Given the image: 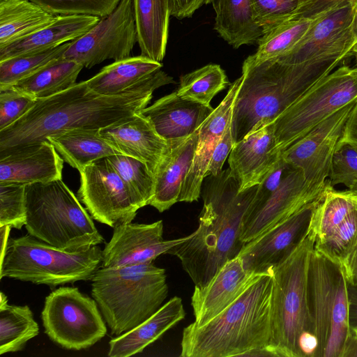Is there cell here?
<instances>
[{"label":"cell","instance_id":"13","mask_svg":"<svg viewBox=\"0 0 357 357\" xmlns=\"http://www.w3.org/2000/svg\"><path fill=\"white\" fill-rule=\"evenodd\" d=\"M137 41L132 0H121L109 15L71 41L63 56L91 68L107 59L130 57Z\"/></svg>","mask_w":357,"mask_h":357},{"label":"cell","instance_id":"24","mask_svg":"<svg viewBox=\"0 0 357 357\" xmlns=\"http://www.w3.org/2000/svg\"><path fill=\"white\" fill-rule=\"evenodd\" d=\"M211 106L184 99L176 91L157 100L140 113L167 142L187 138L213 112Z\"/></svg>","mask_w":357,"mask_h":357},{"label":"cell","instance_id":"49","mask_svg":"<svg viewBox=\"0 0 357 357\" xmlns=\"http://www.w3.org/2000/svg\"><path fill=\"white\" fill-rule=\"evenodd\" d=\"M351 327L357 326V285L348 286Z\"/></svg>","mask_w":357,"mask_h":357},{"label":"cell","instance_id":"5","mask_svg":"<svg viewBox=\"0 0 357 357\" xmlns=\"http://www.w3.org/2000/svg\"><path fill=\"white\" fill-rule=\"evenodd\" d=\"M314 242L310 225L294 250L271 271V337L268 348L275 356H314L317 340L308 297V268Z\"/></svg>","mask_w":357,"mask_h":357},{"label":"cell","instance_id":"54","mask_svg":"<svg viewBox=\"0 0 357 357\" xmlns=\"http://www.w3.org/2000/svg\"><path fill=\"white\" fill-rule=\"evenodd\" d=\"M352 328L357 332V326H352Z\"/></svg>","mask_w":357,"mask_h":357},{"label":"cell","instance_id":"26","mask_svg":"<svg viewBox=\"0 0 357 357\" xmlns=\"http://www.w3.org/2000/svg\"><path fill=\"white\" fill-rule=\"evenodd\" d=\"M86 15H58L50 25L33 34L0 47V61L19 55L44 51L84 35L100 20Z\"/></svg>","mask_w":357,"mask_h":357},{"label":"cell","instance_id":"42","mask_svg":"<svg viewBox=\"0 0 357 357\" xmlns=\"http://www.w3.org/2000/svg\"><path fill=\"white\" fill-rule=\"evenodd\" d=\"M55 15H86L100 18L109 15L121 0H30Z\"/></svg>","mask_w":357,"mask_h":357},{"label":"cell","instance_id":"28","mask_svg":"<svg viewBox=\"0 0 357 357\" xmlns=\"http://www.w3.org/2000/svg\"><path fill=\"white\" fill-rule=\"evenodd\" d=\"M132 3L140 55L161 63L168 38L169 0H132Z\"/></svg>","mask_w":357,"mask_h":357},{"label":"cell","instance_id":"41","mask_svg":"<svg viewBox=\"0 0 357 357\" xmlns=\"http://www.w3.org/2000/svg\"><path fill=\"white\" fill-rule=\"evenodd\" d=\"M357 238V209L327 237L314 243V250L329 259L342 264Z\"/></svg>","mask_w":357,"mask_h":357},{"label":"cell","instance_id":"36","mask_svg":"<svg viewBox=\"0 0 357 357\" xmlns=\"http://www.w3.org/2000/svg\"><path fill=\"white\" fill-rule=\"evenodd\" d=\"M227 84L222 68L208 64L181 77L176 93L184 99L209 106L212 98Z\"/></svg>","mask_w":357,"mask_h":357},{"label":"cell","instance_id":"27","mask_svg":"<svg viewBox=\"0 0 357 357\" xmlns=\"http://www.w3.org/2000/svg\"><path fill=\"white\" fill-rule=\"evenodd\" d=\"M185 316L181 298H172L142 324L112 338L109 343L108 356L128 357L142 352Z\"/></svg>","mask_w":357,"mask_h":357},{"label":"cell","instance_id":"25","mask_svg":"<svg viewBox=\"0 0 357 357\" xmlns=\"http://www.w3.org/2000/svg\"><path fill=\"white\" fill-rule=\"evenodd\" d=\"M199 129L185 139L168 142V149L154 172V193L149 203L159 212L178 202L193 160Z\"/></svg>","mask_w":357,"mask_h":357},{"label":"cell","instance_id":"20","mask_svg":"<svg viewBox=\"0 0 357 357\" xmlns=\"http://www.w3.org/2000/svg\"><path fill=\"white\" fill-rule=\"evenodd\" d=\"M242 80L241 75L231 83L224 99L200 126L193 160L178 202H192L199 199L214 149L231 121L234 102Z\"/></svg>","mask_w":357,"mask_h":357},{"label":"cell","instance_id":"30","mask_svg":"<svg viewBox=\"0 0 357 357\" xmlns=\"http://www.w3.org/2000/svg\"><path fill=\"white\" fill-rule=\"evenodd\" d=\"M57 16L30 0H0V47L43 29Z\"/></svg>","mask_w":357,"mask_h":357},{"label":"cell","instance_id":"9","mask_svg":"<svg viewBox=\"0 0 357 357\" xmlns=\"http://www.w3.org/2000/svg\"><path fill=\"white\" fill-rule=\"evenodd\" d=\"M348 282L344 268L314 250L308 297L317 347L314 357H342L351 334Z\"/></svg>","mask_w":357,"mask_h":357},{"label":"cell","instance_id":"14","mask_svg":"<svg viewBox=\"0 0 357 357\" xmlns=\"http://www.w3.org/2000/svg\"><path fill=\"white\" fill-rule=\"evenodd\" d=\"M79 173V199L92 218L113 228L132 222L139 208L107 158L92 162Z\"/></svg>","mask_w":357,"mask_h":357},{"label":"cell","instance_id":"23","mask_svg":"<svg viewBox=\"0 0 357 357\" xmlns=\"http://www.w3.org/2000/svg\"><path fill=\"white\" fill-rule=\"evenodd\" d=\"M63 162L49 141L15 149L0 157V182L30 184L62 179Z\"/></svg>","mask_w":357,"mask_h":357},{"label":"cell","instance_id":"2","mask_svg":"<svg viewBox=\"0 0 357 357\" xmlns=\"http://www.w3.org/2000/svg\"><path fill=\"white\" fill-rule=\"evenodd\" d=\"M206 177L199 227L168 252L178 258L197 287L205 286L227 261L239 255L245 245L240 240L243 220L258 188L239 191L229 168Z\"/></svg>","mask_w":357,"mask_h":357},{"label":"cell","instance_id":"17","mask_svg":"<svg viewBox=\"0 0 357 357\" xmlns=\"http://www.w3.org/2000/svg\"><path fill=\"white\" fill-rule=\"evenodd\" d=\"M322 197L245 243L238 255L244 267L256 273H271L303 240Z\"/></svg>","mask_w":357,"mask_h":357},{"label":"cell","instance_id":"15","mask_svg":"<svg viewBox=\"0 0 357 357\" xmlns=\"http://www.w3.org/2000/svg\"><path fill=\"white\" fill-rule=\"evenodd\" d=\"M352 22V4H335L311 26L290 52L275 59L284 63L296 64L324 58L351 56L352 49L356 45Z\"/></svg>","mask_w":357,"mask_h":357},{"label":"cell","instance_id":"44","mask_svg":"<svg viewBox=\"0 0 357 357\" xmlns=\"http://www.w3.org/2000/svg\"><path fill=\"white\" fill-rule=\"evenodd\" d=\"M36 102V99L10 87L0 88V130L23 116Z\"/></svg>","mask_w":357,"mask_h":357},{"label":"cell","instance_id":"10","mask_svg":"<svg viewBox=\"0 0 357 357\" xmlns=\"http://www.w3.org/2000/svg\"><path fill=\"white\" fill-rule=\"evenodd\" d=\"M357 102V68L340 66L323 77L273 122L282 151L344 106Z\"/></svg>","mask_w":357,"mask_h":357},{"label":"cell","instance_id":"45","mask_svg":"<svg viewBox=\"0 0 357 357\" xmlns=\"http://www.w3.org/2000/svg\"><path fill=\"white\" fill-rule=\"evenodd\" d=\"M234 144L231 132V121L227 126L213 153L206 176H215L221 171L224 162Z\"/></svg>","mask_w":357,"mask_h":357},{"label":"cell","instance_id":"47","mask_svg":"<svg viewBox=\"0 0 357 357\" xmlns=\"http://www.w3.org/2000/svg\"><path fill=\"white\" fill-rule=\"evenodd\" d=\"M349 285H357V239L342 264Z\"/></svg>","mask_w":357,"mask_h":357},{"label":"cell","instance_id":"40","mask_svg":"<svg viewBox=\"0 0 357 357\" xmlns=\"http://www.w3.org/2000/svg\"><path fill=\"white\" fill-rule=\"evenodd\" d=\"M26 185L0 182V227L20 229L26 220Z\"/></svg>","mask_w":357,"mask_h":357},{"label":"cell","instance_id":"34","mask_svg":"<svg viewBox=\"0 0 357 357\" xmlns=\"http://www.w3.org/2000/svg\"><path fill=\"white\" fill-rule=\"evenodd\" d=\"M83 68L82 64L62 56L8 87L36 100L49 98L75 85Z\"/></svg>","mask_w":357,"mask_h":357},{"label":"cell","instance_id":"31","mask_svg":"<svg viewBox=\"0 0 357 357\" xmlns=\"http://www.w3.org/2000/svg\"><path fill=\"white\" fill-rule=\"evenodd\" d=\"M64 161L81 172L92 162L122 154L102 137L99 130L76 129L48 137Z\"/></svg>","mask_w":357,"mask_h":357},{"label":"cell","instance_id":"37","mask_svg":"<svg viewBox=\"0 0 357 357\" xmlns=\"http://www.w3.org/2000/svg\"><path fill=\"white\" fill-rule=\"evenodd\" d=\"M119 174L137 206L141 208L149 205L154 193L153 173L143 162L123 154L107 157Z\"/></svg>","mask_w":357,"mask_h":357},{"label":"cell","instance_id":"7","mask_svg":"<svg viewBox=\"0 0 357 357\" xmlns=\"http://www.w3.org/2000/svg\"><path fill=\"white\" fill-rule=\"evenodd\" d=\"M29 234L68 252L87 250L104 241L92 217L62 179L26 185Z\"/></svg>","mask_w":357,"mask_h":357},{"label":"cell","instance_id":"55","mask_svg":"<svg viewBox=\"0 0 357 357\" xmlns=\"http://www.w3.org/2000/svg\"><path fill=\"white\" fill-rule=\"evenodd\" d=\"M357 239V238H356Z\"/></svg>","mask_w":357,"mask_h":357},{"label":"cell","instance_id":"4","mask_svg":"<svg viewBox=\"0 0 357 357\" xmlns=\"http://www.w3.org/2000/svg\"><path fill=\"white\" fill-rule=\"evenodd\" d=\"M272 287V273L263 274L213 319L184 328L181 356H245L253 349L268 347Z\"/></svg>","mask_w":357,"mask_h":357},{"label":"cell","instance_id":"16","mask_svg":"<svg viewBox=\"0 0 357 357\" xmlns=\"http://www.w3.org/2000/svg\"><path fill=\"white\" fill-rule=\"evenodd\" d=\"M356 102L341 108L282 151L284 160L300 169L307 181H327L337 144Z\"/></svg>","mask_w":357,"mask_h":357},{"label":"cell","instance_id":"21","mask_svg":"<svg viewBox=\"0 0 357 357\" xmlns=\"http://www.w3.org/2000/svg\"><path fill=\"white\" fill-rule=\"evenodd\" d=\"M281 155L273 123L234 143L228 162L232 175L239 183V191L261 183Z\"/></svg>","mask_w":357,"mask_h":357},{"label":"cell","instance_id":"39","mask_svg":"<svg viewBox=\"0 0 357 357\" xmlns=\"http://www.w3.org/2000/svg\"><path fill=\"white\" fill-rule=\"evenodd\" d=\"M257 23L266 29L305 15L316 0H251Z\"/></svg>","mask_w":357,"mask_h":357},{"label":"cell","instance_id":"46","mask_svg":"<svg viewBox=\"0 0 357 357\" xmlns=\"http://www.w3.org/2000/svg\"><path fill=\"white\" fill-rule=\"evenodd\" d=\"M212 0H169L171 15L182 20L190 17L202 6Z\"/></svg>","mask_w":357,"mask_h":357},{"label":"cell","instance_id":"38","mask_svg":"<svg viewBox=\"0 0 357 357\" xmlns=\"http://www.w3.org/2000/svg\"><path fill=\"white\" fill-rule=\"evenodd\" d=\"M70 43L0 61V88L12 86L62 56Z\"/></svg>","mask_w":357,"mask_h":357},{"label":"cell","instance_id":"33","mask_svg":"<svg viewBox=\"0 0 357 357\" xmlns=\"http://www.w3.org/2000/svg\"><path fill=\"white\" fill-rule=\"evenodd\" d=\"M332 6L312 15H301L264 29L263 34L257 42V51L248 59L257 63L287 54Z\"/></svg>","mask_w":357,"mask_h":357},{"label":"cell","instance_id":"53","mask_svg":"<svg viewBox=\"0 0 357 357\" xmlns=\"http://www.w3.org/2000/svg\"><path fill=\"white\" fill-rule=\"evenodd\" d=\"M351 55L355 58V66L354 67L357 68V45L352 49Z\"/></svg>","mask_w":357,"mask_h":357},{"label":"cell","instance_id":"3","mask_svg":"<svg viewBox=\"0 0 357 357\" xmlns=\"http://www.w3.org/2000/svg\"><path fill=\"white\" fill-rule=\"evenodd\" d=\"M345 59L337 56L288 64L275 59L255 63L247 58L233 107L234 142L273 123Z\"/></svg>","mask_w":357,"mask_h":357},{"label":"cell","instance_id":"18","mask_svg":"<svg viewBox=\"0 0 357 357\" xmlns=\"http://www.w3.org/2000/svg\"><path fill=\"white\" fill-rule=\"evenodd\" d=\"M163 223H126L114 227L110 241L102 250L101 267L119 268L153 262L191 234L172 240L162 238Z\"/></svg>","mask_w":357,"mask_h":357},{"label":"cell","instance_id":"48","mask_svg":"<svg viewBox=\"0 0 357 357\" xmlns=\"http://www.w3.org/2000/svg\"><path fill=\"white\" fill-rule=\"evenodd\" d=\"M340 140L348 142L357 149V102L346 121Z\"/></svg>","mask_w":357,"mask_h":357},{"label":"cell","instance_id":"35","mask_svg":"<svg viewBox=\"0 0 357 357\" xmlns=\"http://www.w3.org/2000/svg\"><path fill=\"white\" fill-rule=\"evenodd\" d=\"M0 354L22 351L39 333L38 323L28 305H10L0 293Z\"/></svg>","mask_w":357,"mask_h":357},{"label":"cell","instance_id":"19","mask_svg":"<svg viewBox=\"0 0 357 357\" xmlns=\"http://www.w3.org/2000/svg\"><path fill=\"white\" fill-rule=\"evenodd\" d=\"M261 275L246 269L238 257L227 261L205 286L195 287L191 297L193 323L199 326L213 319Z\"/></svg>","mask_w":357,"mask_h":357},{"label":"cell","instance_id":"6","mask_svg":"<svg viewBox=\"0 0 357 357\" xmlns=\"http://www.w3.org/2000/svg\"><path fill=\"white\" fill-rule=\"evenodd\" d=\"M166 273L153 262L100 267L91 278V295L110 328L119 336L153 314L168 294Z\"/></svg>","mask_w":357,"mask_h":357},{"label":"cell","instance_id":"32","mask_svg":"<svg viewBox=\"0 0 357 357\" xmlns=\"http://www.w3.org/2000/svg\"><path fill=\"white\" fill-rule=\"evenodd\" d=\"M162 67L160 62L141 55L130 56L103 67L86 81L93 91L103 96H115L126 91Z\"/></svg>","mask_w":357,"mask_h":357},{"label":"cell","instance_id":"52","mask_svg":"<svg viewBox=\"0 0 357 357\" xmlns=\"http://www.w3.org/2000/svg\"><path fill=\"white\" fill-rule=\"evenodd\" d=\"M347 190L357 202V180L355 181L351 188L350 189H347Z\"/></svg>","mask_w":357,"mask_h":357},{"label":"cell","instance_id":"22","mask_svg":"<svg viewBox=\"0 0 357 357\" xmlns=\"http://www.w3.org/2000/svg\"><path fill=\"white\" fill-rule=\"evenodd\" d=\"M99 132L122 154L144 162L153 174L169 147L140 112L102 128Z\"/></svg>","mask_w":357,"mask_h":357},{"label":"cell","instance_id":"43","mask_svg":"<svg viewBox=\"0 0 357 357\" xmlns=\"http://www.w3.org/2000/svg\"><path fill=\"white\" fill-rule=\"evenodd\" d=\"M357 180V149L339 139L335 150L328 182L332 187L338 184L350 189Z\"/></svg>","mask_w":357,"mask_h":357},{"label":"cell","instance_id":"12","mask_svg":"<svg viewBox=\"0 0 357 357\" xmlns=\"http://www.w3.org/2000/svg\"><path fill=\"white\" fill-rule=\"evenodd\" d=\"M329 186L328 180L323 183L307 181L300 169L292 167L275 190L255 196L244 215L240 240L244 244L251 241L321 198Z\"/></svg>","mask_w":357,"mask_h":357},{"label":"cell","instance_id":"11","mask_svg":"<svg viewBox=\"0 0 357 357\" xmlns=\"http://www.w3.org/2000/svg\"><path fill=\"white\" fill-rule=\"evenodd\" d=\"M95 299L78 288L61 287L45 300L41 313L45 333L62 348L91 347L107 333V327Z\"/></svg>","mask_w":357,"mask_h":357},{"label":"cell","instance_id":"51","mask_svg":"<svg viewBox=\"0 0 357 357\" xmlns=\"http://www.w3.org/2000/svg\"><path fill=\"white\" fill-rule=\"evenodd\" d=\"M353 6V22H352V29L354 36L357 45V0L352 3Z\"/></svg>","mask_w":357,"mask_h":357},{"label":"cell","instance_id":"1","mask_svg":"<svg viewBox=\"0 0 357 357\" xmlns=\"http://www.w3.org/2000/svg\"><path fill=\"white\" fill-rule=\"evenodd\" d=\"M172 83L173 78L160 69L115 96L100 95L82 81L54 96L36 100L23 116L0 130V157L63 132L100 130L119 122L140 112L156 89Z\"/></svg>","mask_w":357,"mask_h":357},{"label":"cell","instance_id":"50","mask_svg":"<svg viewBox=\"0 0 357 357\" xmlns=\"http://www.w3.org/2000/svg\"><path fill=\"white\" fill-rule=\"evenodd\" d=\"M354 1L355 0H316L306 15H312L335 4L342 3H351L352 4Z\"/></svg>","mask_w":357,"mask_h":357},{"label":"cell","instance_id":"8","mask_svg":"<svg viewBox=\"0 0 357 357\" xmlns=\"http://www.w3.org/2000/svg\"><path fill=\"white\" fill-rule=\"evenodd\" d=\"M102 263V250L68 252L30 234L8 239L1 257L0 279L7 277L56 287L91 280Z\"/></svg>","mask_w":357,"mask_h":357},{"label":"cell","instance_id":"29","mask_svg":"<svg viewBox=\"0 0 357 357\" xmlns=\"http://www.w3.org/2000/svg\"><path fill=\"white\" fill-rule=\"evenodd\" d=\"M215 30L234 48L258 42L263 34L251 0H212Z\"/></svg>","mask_w":357,"mask_h":357}]
</instances>
